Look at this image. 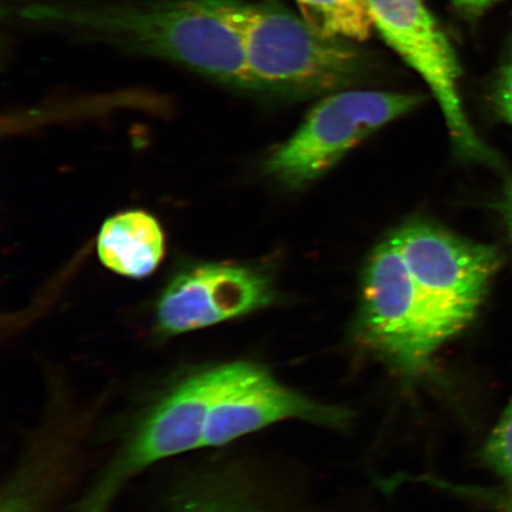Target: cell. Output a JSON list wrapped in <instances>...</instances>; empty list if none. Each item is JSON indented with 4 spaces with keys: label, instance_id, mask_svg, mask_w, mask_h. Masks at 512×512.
Returning <instances> with one entry per match:
<instances>
[{
    "label": "cell",
    "instance_id": "6da1fadb",
    "mask_svg": "<svg viewBox=\"0 0 512 512\" xmlns=\"http://www.w3.org/2000/svg\"><path fill=\"white\" fill-rule=\"evenodd\" d=\"M312 413L309 398L259 364L230 361L189 370L143 409L73 512H111L126 486L153 465Z\"/></svg>",
    "mask_w": 512,
    "mask_h": 512
},
{
    "label": "cell",
    "instance_id": "7a4b0ae2",
    "mask_svg": "<svg viewBox=\"0 0 512 512\" xmlns=\"http://www.w3.org/2000/svg\"><path fill=\"white\" fill-rule=\"evenodd\" d=\"M25 21L177 63L239 91L252 92L239 32L220 0L134 5L32 4Z\"/></svg>",
    "mask_w": 512,
    "mask_h": 512
},
{
    "label": "cell",
    "instance_id": "3957f363",
    "mask_svg": "<svg viewBox=\"0 0 512 512\" xmlns=\"http://www.w3.org/2000/svg\"><path fill=\"white\" fill-rule=\"evenodd\" d=\"M239 32L252 92L332 94L366 78L360 51L273 4L220 0Z\"/></svg>",
    "mask_w": 512,
    "mask_h": 512
},
{
    "label": "cell",
    "instance_id": "277c9868",
    "mask_svg": "<svg viewBox=\"0 0 512 512\" xmlns=\"http://www.w3.org/2000/svg\"><path fill=\"white\" fill-rule=\"evenodd\" d=\"M431 319L440 345L477 315L501 255L492 246L460 238L425 222L394 233Z\"/></svg>",
    "mask_w": 512,
    "mask_h": 512
},
{
    "label": "cell",
    "instance_id": "5b68a950",
    "mask_svg": "<svg viewBox=\"0 0 512 512\" xmlns=\"http://www.w3.org/2000/svg\"><path fill=\"white\" fill-rule=\"evenodd\" d=\"M416 94L341 91L313 107L302 126L264 163L268 176L290 189L322 177L357 144L392 121L415 110Z\"/></svg>",
    "mask_w": 512,
    "mask_h": 512
},
{
    "label": "cell",
    "instance_id": "8992f818",
    "mask_svg": "<svg viewBox=\"0 0 512 512\" xmlns=\"http://www.w3.org/2000/svg\"><path fill=\"white\" fill-rule=\"evenodd\" d=\"M356 334L411 377L425 373L441 347L395 234L374 249L364 267Z\"/></svg>",
    "mask_w": 512,
    "mask_h": 512
},
{
    "label": "cell",
    "instance_id": "52a82bcc",
    "mask_svg": "<svg viewBox=\"0 0 512 512\" xmlns=\"http://www.w3.org/2000/svg\"><path fill=\"white\" fill-rule=\"evenodd\" d=\"M367 4L373 27L431 88L459 155L489 158L490 152L473 130L460 99L462 70L457 56L425 0H367Z\"/></svg>",
    "mask_w": 512,
    "mask_h": 512
},
{
    "label": "cell",
    "instance_id": "ba28073f",
    "mask_svg": "<svg viewBox=\"0 0 512 512\" xmlns=\"http://www.w3.org/2000/svg\"><path fill=\"white\" fill-rule=\"evenodd\" d=\"M274 298L270 275L258 267L188 261L162 288L153 328L162 338L181 336L265 309Z\"/></svg>",
    "mask_w": 512,
    "mask_h": 512
},
{
    "label": "cell",
    "instance_id": "9c48e42d",
    "mask_svg": "<svg viewBox=\"0 0 512 512\" xmlns=\"http://www.w3.org/2000/svg\"><path fill=\"white\" fill-rule=\"evenodd\" d=\"M101 264L131 279L155 272L165 254V235L155 216L127 210L106 220L96 240Z\"/></svg>",
    "mask_w": 512,
    "mask_h": 512
},
{
    "label": "cell",
    "instance_id": "30bf717a",
    "mask_svg": "<svg viewBox=\"0 0 512 512\" xmlns=\"http://www.w3.org/2000/svg\"><path fill=\"white\" fill-rule=\"evenodd\" d=\"M296 3L305 21L325 36L364 41L374 28L367 0H296Z\"/></svg>",
    "mask_w": 512,
    "mask_h": 512
},
{
    "label": "cell",
    "instance_id": "8fae6325",
    "mask_svg": "<svg viewBox=\"0 0 512 512\" xmlns=\"http://www.w3.org/2000/svg\"><path fill=\"white\" fill-rule=\"evenodd\" d=\"M166 512H249L219 471L201 473L172 491Z\"/></svg>",
    "mask_w": 512,
    "mask_h": 512
},
{
    "label": "cell",
    "instance_id": "7c38bea8",
    "mask_svg": "<svg viewBox=\"0 0 512 512\" xmlns=\"http://www.w3.org/2000/svg\"><path fill=\"white\" fill-rule=\"evenodd\" d=\"M484 457L512 490V400L485 445Z\"/></svg>",
    "mask_w": 512,
    "mask_h": 512
},
{
    "label": "cell",
    "instance_id": "4fadbf2b",
    "mask_svg": "<svg viewBox=\"0 0 512 512\" xmlns=\"http://www.w3.org/2000/svg\"><path fill=\"white\" fill-rule=\"evenodd\" d=\"M495 107L498 114L512 126V51L496 83Z\"/></svg>",
    "mask_w": 512,
    "mask_h": 512
},
{
    "label": "cell",
    "instance_id": "5bb4252c",
    "mask_svg": "<svg viewBox=\"0 0 512 512\" xmlns=\"http://www.w3.org/2000/svg\"><path fill=\"white\" fill-rule=\"evenodd\" d=\"M501 210L505 227H507L510 240L512 242V182L510 183L507 190H505Z\"/></svg>",
    "mask_w": 512,
    "mask_h": 512
},
{
    "label": "cell",
    "instance_id": "9a60e30c",
    "mask_svg": "<svg viewBox=\"0 0 512 512\" xmlns=\"http://www.w3.org/2000/svg\"><path fill=\"white\" fill-rule=\"evenodd\" d=\"M459 6H463L465 9L478 10L488 6L494 0H454Z\"/></svg>",
    "mask_w": 512,
    "mask_h": 512
}]
</instances>
